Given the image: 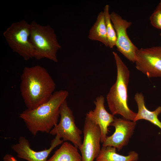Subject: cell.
Listing matches in <instances>:
<instances>
[{
  "instance_id": "cell-6",
  "label": "cell",
  "mask_w": 161,
  "mask_h": 161,
  "mask_svg": "<svg viewBox=\"0 0 161 161\" xmlns=\"http://www.w3.org/2000/svg\"><path fill=\"white\" fill-rule=\"evenodd\" d=\"M59 122L51 130L49 134L58 135L64 141H69L78 148L82 143L81 131L77 126L72 110L69 107L66 100L60 108Z\"/></svg>"
},
{
  "instance_id": "cell-20",
  "label": "cell",
  "mask_w": 161,
  "mask_h": 161,
  "mask_svg": "<svg viewBox=\"0 0 161 161\" xmlns=\"http://www.w3.org/2000/svg\"><path fill=\"white\" fill-rule=\"evenodd\" d=\"M160 36H161V33H160Z\"/></svg>"
},
{
  "instance_id": "cell-2",
  "label": "cell",
  "mask_w": 161,
  "mask_h": 161,
  "mask_svg": "<svg viewBox=\"0 0 161 161\" xmlns=\"http://www.w3.org/2000/svg\"><path fill=\"white\" fill-rule=\"evenodd\" d=\"M69 95L66 90L55 92L47 102L35 109H27L19 116L33 135L39 132L49 133L58 124L61 106Z\"/></svg>"
},
{
  "instance_id": "cell-18",
  "label": "cell",
  "mask_w": 161,
  "mask_h": 161,
  "mask_svg": "<svg viewBox=\"0 0 161 161\" xmlns=\"http://www.w3.org/2000/svg\"><path fill=\"white\" fill-rule=\"evenodd\" d=\"M149 19L152 26L161 30V0L150 16Z\"/></svg>"
},
{
  "instance_id": "cell-1",
  "label": "cell",
  "mask_w": 161,
  "mask_h": 161,
  "mask_svg": "<svg viewBox=\"0 0 161 161\" xmlns=\"http://www.w3.org/2000/svg\"><path fill=\"white\" fill-rule=\"evenodd\" d=\"M56 84L47 70L38 65L25 67L21 77L20 90L24 103L29 109H35L48 101Z\"/></svg>"
},
{
  "instance_id": "cell-5",
  "label": "cell",
  "mask_w": 161,
  "mask_h": 161,
  "mask_svg": "<svg viewBox=\"0 0 161 161\" xmlns=\"http://www.w3.org/2000/svg\"><path fill=\"white\" fill-rule=\"evenodd\" d=\"M30 29V24L22 20L12 23L3 33L13 51L26 60L34 58V49L29 40Z\"/></svg>"
},
{
  "instance_id": "cell-13",
  "label": "cell",
  "mask_w": 161,
  "mask_h": 161,
  "mask_svg": "<svg viewBox=\"0 0 161 161\" xmlns=\"http://www.w3.org/2000/svg\"><path fill=\"white\" fill-rule=\"evenodd\" d=\"M137 103L138 112L134 120V121L141 120H147L159 127L161 130V122L158 118L161 113V106H159L154 110L151 111L146 107L144 96L141 93H137L134 96Z\"/></svg>"
},
{
  "instance_id": "cell-10",
  "label": "cell",
  "mask_w": 161,
  "mask_h": 161,
  "mask_svg": "<svg viewBox=\"0 0 161 161\" xmlns=\"http://www.w3.org/2000/svg\"><path fill=\"white\" fill-rule=\"evenodd\" d=\"M136 124V122L134 121L115 117L110 125L114 127L115 131L112 135L106 137L102 146H111L118 151L120 150L129 143Z\"/></svg>"
},
{
  "instance_id": "cell-17",
  "label": "cell",
  "mask_w": 161,
  "mask_h": 161,
  "mask_svg": "<svg viewBox=\"0 0 161 161\" xmlns=\"http://www.w3.org/2000/svg\"><path fill=\"white\" fill-rule=\"evenodd\" d=\"M109 9V5L108 4H106L104 7L103 12L106 27L108 47L112 48L116 46L117 36L115 31L111 19Z\"/></svg>"
},
{
  "instance_id": "cell-19",
  "label": "cell",
  "mask_w": 161,
  "mask_h": 161,
  "mask_svg": "<svg viewBox=\"0 0 161 161\" xmlns=\"http://www.w3.org/2000/svg\"><path fill=\"white\" fill-rule=\"evenodd\" d=\"M3 161H18L12 155L9 154H5L3 157Z\"/></svg>"
},
{
  "instance_id": "cell-3",
  "label": "cell",
  "mask_w": 161,
  "mask_h": 161,
  "mask_svg": "<svg viewBox=\"0 0 161 161\" xmlns=\"http://www.w3.org/2000/svg\"><path fill=\"white\" fill-rule=\"evenodd\" d=\"M112 53L116 65L117 75L115 83L106 95L108 107L113 115H120L123 118L134 121L137 113L129 108L127 103L129 71L118 54L114 52Z\"/></svg>"
},
{
  "instance_id": "cell-16",
  "label": "cell",
  "mask_w": 161,
  "mask_h": 161,
  "mask_svg": "<svg viewBox=\"0 0 161 161\" xmlns=\"http://www.w3.org/2000/svg\"><path fill=\"white\" fill-rule=\"evenodd\" d=\"M88 38L91 40L99 41L105 46L108 47L105 19L103 11L98 14L96 20L89 30Z\"/></svg>"
},
{
  "instance_id": "cell-7",
  "label": "cell",
  "mask_w": 161,
  "mask_h": 161,
  "mask_svg": "<svg viewBox=\"0 0 161 161\" xmlns=\"http://www.w3.org/2000/svg\"><path fill=\"white\" fill-rule=\"evenodd\" d=\"M134 63L136 69L148 77H161V46L138 49Z\"/></svg>"
},
{
  "instance_id": "cell-12",
  "label": "cell",
  "mask_w": 161,
  "mask_h": 161,
  "mask_svg": "<svg viewBox=\"0 0 161 161\" xmlns=\"http://www.w3.org/2000/svg\"><path fill=\"white\" fill-rule=\"evenodd\" d=\"M104 97L100 95L94 101L95 109L90 111L86 114V117L89 119L99 127L101 133V142L105 141L108 134V126L112 123L114 115L109 113L106 110L105 106Z\"/></svg>"
},
{
  "instance_id": "cell-9",
  "label": "cell",
  "mask_w": 161,
  "mask_h": 161,
  "mask_svg": "<svg viewBox=\"0 0 161 161\" xmlns=\"http://www.w3.org/2000/svg\"><path fill=\"white\" fill-rule=\"evenodd\" d=\"M111 19L116 32V46L117 50L130 61L135 62L136 52L138 48L132 43L127 30L131 22L123 19L114 12L110 13Z\"/></svg>"
},
{
  "instance_id": "cell-4",
  "label": "cell",
  "mask_w": 161,
  "mask_h": 161,
  "mask_svg": "<svg viewBox=\"0 0 161 161\" xmlns=\"http://www.w3.org/2000/svg\"><path fill=\"white\" fill-rule=\"evenodd\" d=\"M29 40L37 60L47 58L57 62V53L61 47L54 30L49 25L43 26L35 21L30 24Z\"/></svg>"
},
{
  "instance_id": "cell-11",
  "label": "cell",
  "mask_w": 161,
  "mask_h": 161,
  "mask_svg": "<svg viewBox=\"0 0 161 161\" xmlns=\"http://www.w3.org/2000/svg\"><path fill=\"white\" fill-rule=\"evenodd\" d=\"M64 141L58 136L51 141L50 146L48 149L40 151L32 149L29 140L23 136L20 137L17 143L12 145V148L19 158L27 161H47V158L52 151Z\"/></svg>"
},
{
  "instance_id": "cell-15",
  "label": "cell",
  "mask_w": 161,
  "mask_h": 161,
  "mask_svg": "<svg viewBox=\"0 0 161 161\" xmlns=\"http://www.w3.org/2000/svg\"><path fill=\"white\" fill-rule=\"evenodd\" d=\"M116 149L112 147L102 146L95 161H137L139 159L138 154L134 151L124 156L117 153Z\"/></svg>"
},
{
  "instance_id": "cell-14",
  "label": "cell",
  "mask_w": 161,
  "mask_h": 161,
  "mask_svg": "<svg viewBox=\"0 0 161 161\" xmlns=\"http://www.w3.org/2000/svg\"><path fill=\"white\" fill-rule=\"evenodd\" d=\"M47 161H82V157L78 148L66 141Z\"/></svg>"
},
{
  "instance_id": "cell-8",
  "label": "cell",
  "mask_w": 161,
  "mask_h": 161,
  "mask_svg": "<svg viewBox=\"0 0 161 161\" xmlns=\"http://www.w3.org/2000/svg\"><path fill=\"white\" fill-rule=\"evenodd\" d=\"M83 139L78 148L82 161H94L98 156L100 146L101 133L99 126L86 117L83 129Z\"/></svg>"
}]
</instances>
